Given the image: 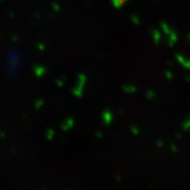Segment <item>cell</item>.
I'll return each mask as SVG.
<instances>
[{"label":"cell","instance_id":"6da1fadb","mask_svg":"<svg viewBox=\"0 0 190 190\" xmlns=\"http://www.w3.org/2000/svg\"><path fill=\"white\" fill-rule=\"evenodd\" d=\"M116 178H117V181H120V176L119 175H117Z\"/></svg>","mask_w":190,"mask_h":190}]
</instances>
